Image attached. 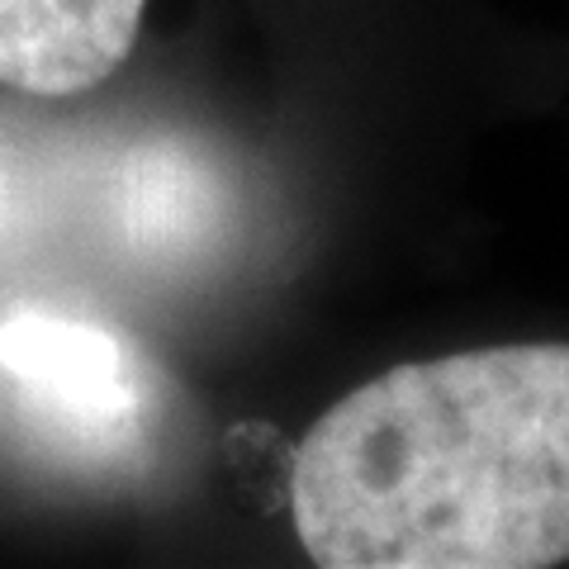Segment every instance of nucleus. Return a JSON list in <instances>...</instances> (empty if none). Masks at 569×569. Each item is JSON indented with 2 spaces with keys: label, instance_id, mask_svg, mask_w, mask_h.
Listing matches in <instances>:
<instances>
[{
  "label": "nucleus",
  "instance_id": "1",
  "mask_svg": "<svg viewBox=\"0 0 569 569\" xmlns=\"http://www.w3.org/2000/svg\"><path fill=\"white\" fill-rule=\"evenodd\" d=\"M290 512L323 569L569 560V342L403 361L295 451Z\"/></svg>",
  "mask_w": 569,
  "mask_h": 569
},
{
  "label": "nucleus",
  "instance_id": "2",
  "mask_svg": "<svg viewBox=\"0 0 569 569\" xmlns=\"http://www.w3.org/2000/svg\"><path fill=\"white\" fill-rule=\"evenodd\" d=\"M148 0H0V86L81 96L123 67Z\"/></svg>",
  "mask_w": 569,
  "mask_h": 569
},
{
  "label": "nucleus",
  "instance_id": "3",
  "mask_svg": "<svg viewBox=\"0 0 569 569\" xmlns=\"http://www.w3.org/2000/svg\"><path fill=\"white\" fill-rule=\"evenodd\" d=\"M0 366L86 418H114L129 403V366L114 337L52 313H10L0 323Z\"/></svg>",
  "mask_w": 569,
  "mask_h": 569
}]
</instances>
